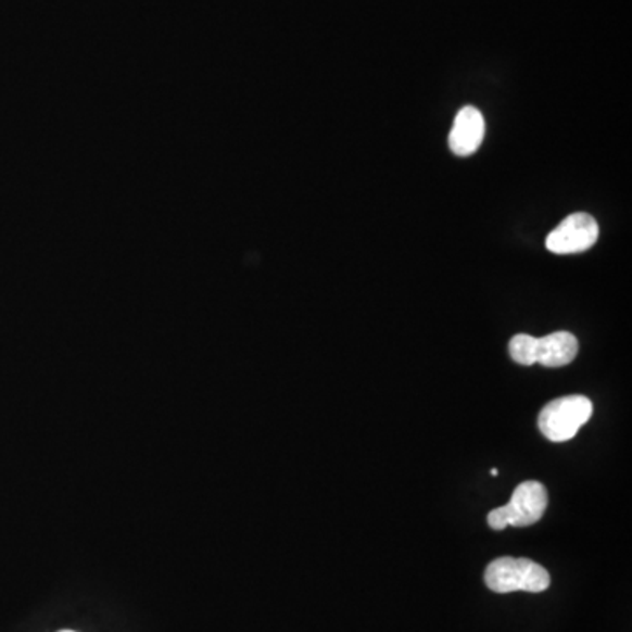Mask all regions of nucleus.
<instances>
[{"instance_id":"1","label":"nucleus","mask_w":632,"mask_h":632,"mask_svg":"<svg viewBox=\"0 0 632 632\" xmlns=\"http://www.w3.org/2000/svg\"><path fill=\"white\" fill-rule=\"evenodd\" d=\"M509 357L520 366L541 364L545 367H563L573 363L578 341L571 332H554L545 338L517 334L509 341Z\"/></svg>"},{"instance_id":"2","label":"nucleus","mask_w":632,"mask_h":632,"mask_svg":"<svg viewBox=\"0 0 632 632\" xmlns=\"http://www.w3.org/2000/svg\"><path fill=\"white\" fill-rule=\"evenodd\" d=\"M485 583L495 594L518 591L540 594L551 586V574L534 560L501 557L489 564Z\"/></svg>"},{"instance_id":"3","label":"nucleus","mask_w":632,"mask_h":632,"mask_svg":"<svg viewBox=\"0 0 632 632\" xmlns=\"http://www.w3.org/2000/svg\"><path fill=\"white\" fill-rule=\"evenodd\" d=\"M592 401L585 395H566L555 399L541 409L538 427L546 440L566 443L573 440L578 431L591 420Z\"/></svg>"},{"instance_id":"4","label":"nucleus","mask_w":632,"mask_h":632,"mask_svg":"<svg viewBox=\"0 0 632 632\" xmlns=\"http://www.w3.org/2000/svg\"><path fill=\"white\" fill-rule=\"evenodd\" d=\"M548 506V492L540 481H523L515 489L508 504L492 509L486 520L494 531L506 527H529L540 522Z\"/></svg>"},{"instance_id":"5","label":"nucleus","mask_w":632,"mask_h":632,"mask_svg":"<svg viewBox=\"0 0 632 632\" xmlns=\"http://www.w3.org/2000/svg\"><path fill=\"white\" fill-rule=\"evenodd\" d=\"M599 238V225L586 213L568 216L557 229L546 238V248L557 255L585 252L594 247Z\"/></svg>"},{"instance_id":"6","label":"nucleus","mask_w":632,"mask_h":632,"mask_svg":"<svg viewBox=\"0 0 632 632\" xmlns=\"http://www.w3.org/2000/svg\"><path fill=\"white\" fill-rule=\"evenodd\" d=\"M485 136V119L480 111L466 105L455 116L454 127L450 132V150L458 156H469L477 152Z\"/></svg>"},{"instance_id":"7","label":"nucleus","mask_w":632,"mask_h":632,"mask_svg":"<svg viewBox=\"0 0 632 632\" xmlns=\"http://www.w3.org/2000/svg\"><path fill=\"white\" fill-rule=\"evenodd\" d=\"M59 632H76V631H69V629H64V631H59Z\"/></svg>"}]
</instances>
